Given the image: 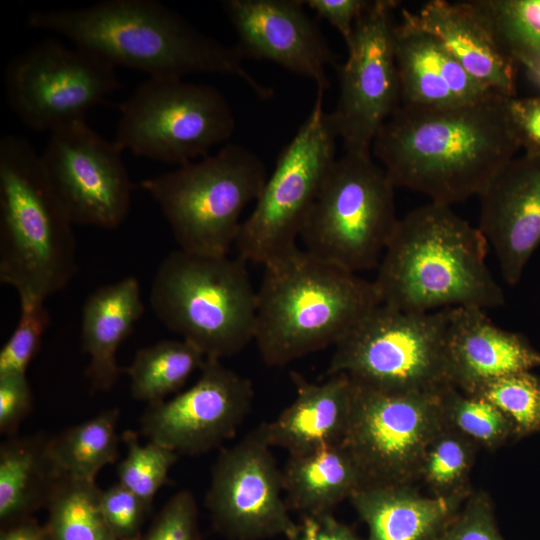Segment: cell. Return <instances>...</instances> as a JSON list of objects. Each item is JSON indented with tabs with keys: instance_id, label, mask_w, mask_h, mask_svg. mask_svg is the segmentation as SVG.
<instances>
[{
	"instance_id": "obj_20",
	"label": "cell",
	"mask_w": 540,
	"mask_h": 540,
	"mask_svg": "<svg viewBox=\"0 0 540 540\" xmlns=\"http://www.w3.org/2000/svg\"><path fill=\"white\" fill-rule=\"evenodd\" d=\"M449 382L465 392L507 374L540 367V352L521 334L495 325L477 307L446 308Z\"/></svg>"
},
{
	"instance_id": "obj_35",
	"label": "cell",
	"mask_w": 540,
	"mask_h": 540,
	"mask_svg": "<svg viewBox=\"0 0 540 540\" xmlns=\"http://www.w3.org/2000/svg\"><path fill=\"white\" fill-rule=\"evenodd\" d=\"M121 440L127 453L117 466L118 483L152 507L155 495L168 481L178 454L157 442L141 444L132 430L124 431Z\"/></svg>"
},
{
	"instance_id": "obj_18",
	"label": "cell",
	"mask_w": 540,
	"mask_h": 540,
	"mask_svg": "<svg viewBox=\"0 0 540 540\" xmlns=\"http://www.w3.org/2000/svg\"><path fill=\"white\" fill-rule=\"evenodd\" d=\"M221 7L243 59L273 62L326 92L327 68H338L336 57L301 0H224Z\"/></svg>"
},
{
	"instance_id": "obj_19",
	"label": "cell",
	"mask_w": 540,
	"mask_h": 540,
	"mask_svg": "<svg viewBox=\"0 0 540 540\" xmlns=\"http://www.w3.org/2000/svg\"><path fill=\"white\" fill-rule=\"evenodd\" d=\"M477 197L478 229L492 247L504 281L514 286L540 245V156L512 158Z\"/></svg>"
},
{
	"instance_id": "obj_43",
	"label": "cell",
	"mask_w": 540,
	"mask_h": 540,
	"mask_svg": "<svg viewBox=\"0 0 540 540\" xmlns=\"http://www.w3.org/2000/svg\"><path fill=\"white\" fill-rule=\"evenodd\" d=\"M287 540H363L331 512L302 515L295 531Z\"/></svg>"
},
{
	"instance_id": "obj_27",
	"label": "cell",
	"mask_w": 540,
	"mask_h": 540,
	"mask_svg": "<svg viewBox=\"0 0 540 540\" xmlns=\"http://www.w3.org/2000/svg\"><path fill=\"white\" fill-rule=\"evenodd\" d=\"M282 482L290 510L302 515L331 512L364 485L360 469L343 443L289 455Z\"/></svg>"
},
{
	"instance_id": "obj_4",
	"label": "cell",
	"mask_w": 540,
	"mask_h": 540,
	"mask_svg": "<svg viewBox=\"0 0 540 540\" xmlns=\"http://www.w3.org/2000/svg\"><path fill=\"white\" fill-rule=\"evenodd\" d=\"M263 266L254 341L269 366L335 346L381 304L373 281L298 247Z\"/></svg>"
},
{
	"instance_id": "obj_41",
	"label": "cell",
	"mask_w": 540,
	"mask_h": 540,
	"mask_svg": "<svg viewBox=\"0 0 540 540\" xmlns=\"http://www.w3.org/2000/svg\"><path fill=\"white\" fill-rule=\"evenodd\" d=\"M507 108L520 148L540 156V95L508 98Z\"/></svg>"
},
{
	"instance_id": "obj_31",
	"label": "cell",
	"mask_w": 540,
	"mask_h": 540,
	"mask_svg": "<svg viewBox=\"0 0 540 540\" xmlns=\"http://www.w3.org/2000/svg\"><path fill=\"white\" fill-rule=\"evenodd\" d=\"M501 50L525 67L540 57V0H469Z\"/></svg>"
},
{
	"instance_id": "obj_38",
	"label": "cell",
	"mask_w": 540,
	"mask_h": 540,
	"mask_svg": "<svg viewBox=\"0 0 540 540\" xmlns=\"http://www.w3.org/2000/svg\"><path fill=\"white\" fill-rule=\"evenodd\" d=\"M101 506L106 523L117 540H140L151 506L120 483L102 490Z\"/></svg>"
},
{
	"instance_id": "obj_8",
	"label": "cell",
	"mask_w": 540,
	"mask_h": 540,
	"mask_svg": "<svg viewBox=\"0 0 540 540\" xmlns=\"http://www.w3.org/2000/svg\"><path fill=\"white\" fill-rule=\"evenodd\" d=\"M394 188L371 153L345 152L301 227L304 250L356 274L378 267L399 221Z\"/></svg>"
},
{
	"instance_id": "obj_7",
	"label": "cell",
	"mask_w": 540,
	"mask_h": 540,
	"mask_svg": "<svg viewBox=\"0 0 540 540\" xmlns=\"http://www.w3.org/2000/svg\"><path fill=\"white\" fill-rule=\"evenodd\" d=\"M268 178L264 162L235 143L216 154L141 181L158 204L179 249L228 255L244 208L258 199Z\"/></svg>"
},
{
	"instance_id": "obj_28",
	"label": "cell",
	"mask_w": 540,
	"mask_h": 540,
	"mask_svg": "<svg viewBox=\"0 0 540 540\" xmlns=\"http://www.w3.org/2000/svg\"><path fill=\"white\" fill-rule=\"evenodd\" d=\"M117 408L70 426L49 438V450L63 475L95 481L99 471L119 457Z\"/></svg>"
},
{
	"instance_id": "obj_36",
	"label": "cell",
	"mask_w": 540,
	"mask_h": 540,
	"mask_svg": "<svg viewBox=\"0 0 540 540\" xmlns=\"http://www.w3.org/2000/svg\"><path fill=\"white\" fill-rule=\"evenodd\" d=\"M19 303L18 323L0 351V376L26 374L49 324V314L43 302Z\"/></svg>"
},
{
	"instance_id": "obj_22",
	"label": "cell",
	"mask_w": 540,
	"mask_h": 540,
	"mask_svg": "<svg viewBox=\"0 0 540 540\" xmlns=\"http://www.w3.org/2000/svg\"><path fill=\"white\" fill-rule=\"evenodd\" d=\"M402 13L436 37L479 84L507 98L516 97L518 64L498 46L469 1L431 0L417 12Z\"/></svg>"
},
{
	"instance_id": "obj_16",
	"label": "cell",
	"mask_w": 540,
	"mask_h": 540,
	"mask_svg": "<svg viewBox=\"0 0 540 540\" xmlns=\"http://www.w3.org/2000/svg\"><path fill=\"white\" fill-rule=\"evenodd\" d=\"M283 494L282 470L259 425L219 453L205 505L215 530L228 540L287 538L297 523Z\"/></svg>"
},
{
	"instance_id": "obj_11",
	"label": "cell",
	"mask_w": 540,
	"mask_h": 540,
	"mask_svg": "<svg viewBox=\"0 0 540 540\" xmlns=\"http://www.w3.org/2000/svg\"><path fill=\"white\" fill-rule=\"evenodd\" d=\"M318 91L312 110L280 152L251 214L242 221L235 247L259 264L297 247L304 220L336 161L338 137Z\"/></svg>"
},
{
	"instance_id": "obj_32",
	"label": "cell",
	"mask_w": 540,
	"mask_h": 540,
	"mask_svg": "<svg viewBox=\"0 0 540 540\" xmlns=\"http://www.w3.org/2000/svg\"><path fill=\"white\" fill-rule=\"evenodd\" d=\"M478 449L473 441L446 425L424 451L419 481L433 496H469L473 491L470 475Z\"/></svg>"
},
{
	"instance_id": "obj_29",
	"label": "cell",
	"mask_w": 540,
	"mask_h": 540,
	"mask_svg": "<svg viewBox=\"0 0 540 540\" xmlns=\"http://www.w3.org/2000/svg\"><path fill=\"white\" fill-rule=\"evenodd\" d=\"M205 359L204 354L186 340H162L140 348L122 372L129 377L131 396L151 405L179 391Z\"/></svg>"
},
{
	"instance_id": "obj_45",
	"label": "cell",
	"mask_w": 540,
	"mask_h": 540,
	"mask_svg": "<svg viewBox=\"0 0 540 540\" xmlns=\"http://www.w3.org/2000/svg\"><path fill=\"white\" fill-rule=\"evenodd\" d=\"M530 80L540 88V57L525 66Z\"/></svg>"
},
{
	"instance_id": "obj_40",
	"label": "cell",
	"mask_w": 540,
	"mask_h": 540,
	"mask_svg": "<svg viewBox=\"0 0 540 540\" xmlns=\"http://www.w3.org/2000/svg\"><path fill=\"white\" fill-rule=\"evenodd\" d=\"M33 408L32 390L26 374L0 376V433L16 436Z\"/></svg>"
},
{
	"instance_id": "obj_17",
	"label": "cell",
	"mask_w": 540,
	"mask_h": 540,
	"mask_svg": "<svg viewBox=\"0 0 540 540\" xmlns=\"http://www.w3.org/2000/svg\"><path fill=\"white\" fill-rule=\"evenodd\" d=\"M253 397L249 379L220 359L206 358L192 386L147 406L140 418L141 433L178 455H199L236 434Z\"/></svg>"
},
{
	"instance_id": "obj_39",
	"label": "cell",
	"mask_w": 540,
	"mask_h": 540,
	"mask_svg": "<svg viewBox=\"0 0 540 540\" xmlns=\"http://www.w3.org/2000/svg\"><path fill=\"white\" fill-rule=\"evenodd\" d=\"M140 540H201L198 508L193 494L188 490L175 493Z\"/></svg>"
},
{
	"instance_id": "obj_30",
	"label": "cell",
	"mask_w": 540,
	"mask_h": 540,
	"mask_svg": "<svg viewBox=\"0 0 540 540\" xmlns=\"http://www.w3.org/2000/svg\"><path fill=\"white\" fill-rule=\"evenodd\" d=\"M95 481L64 475L47 504L46 525L54 540H117L101 506Z\"/></svg>"
},
{
	"instance_id": "obj_37",
	"label": "cell",
	"mask_w": 540,
	"mask_h": 540,
	"mask_svg": "<svg viewBox=\"0 0 540 540\" xmlns=\"http://www.w3.org/2000/svg\"><path fill=\"white\" fill-rule=\"evenodd\" d=\"M433 540H505L490 495L473 490L449 524Z\"/></svg>"
},
{
	"instance_id": "obj_23",
	"label": "cell",
	"mask_w": 540,
	"mask_h": 540,
	"mask_svg": "<svg viewBox=\"0 0 540 540\" xmlns=\"http://www.w3.org/2000/svg\"><path fill=\"white\" fill-rule=\"evenodd\" d=\"M296 397L273 421L260 424L271 447L302 454L343 443L352 409V380L334 374L321 383L290 373Z\"/></svg>"
},
{
	"instance_id": "obj_42",
	"label": "cell",
	"mask_w": 540,
	"mask_h": 540,
	"mask_svg": "<svg viewBox=\"0 0 540 540\" xmlns=\"http://www.w3.org/2000/svg\"><path fill=\"white\" fill-rule=\"evenodd\" d=\"M370 0H304L302 3L332 26L343 37L346 45L351 41L354 27L370 6Z\"/></svg>"
},
{
	"instance_id": "obj_44",
	"label": "cell",
	"mask_w": 540,
	"mask_h": 540,
	"mask_svg": "<svg viewBox=\"0 0 540 540\" xmlns=\"http://www.w3.org/2000/svg\"><path fill=\"white\" fill-rule=\"evenodd\" d=\"M0 540H54L47 525L29 517L0 529Z\"/></svg>"
},
{
	"instance_id": "obj_10",
	"label": "cell",
	"mask_w": 540,
	"mask_h": 540,
	"mask_svg": "<svg viewBox=\"0 0 540 540\" xmlns=\"http://www.w3.org/2000/svg\"><path fill=\"white\" fill-rule=\"evenodd\" d=\"M114 142L138 157L184 165L229 140L235 119L215 87L149 78L119 106Z\"/></svg>"
},
{
	"instance_id": "obj_24",
	"label": "cell",
	"mask_w": 540,
	"mask_h": 540,
	"mask_svg": "<svg viewBox=\"0 0 540 540\" xmlns=\"http://www.w3.org/2000/svg\"><path fill=\"white\" fill-rule=\"evenodd\" d=\"M468 496H425L413 484L366 485L349 499L368 528L366 540H433Z\"/></svg>"
},
{
	"instance_id": "obj_12",
	"label": "cell",
	"mask_w": 540,
	"mask_h": 540,
	"mask_svg": "<svg viewBox=\"0 0 540 540\" xmlns=\"http://www.w3.org/2000/svg\"><path fill=\"white\" fill-rule=\"evenodd\" d=\"M352 384L351 417L343 444L360 469L363 486L415 485L426 447L447 425L441 388L395 392L354 380Z\"/></svg>"
},
{
	"instance_id": "obj_9",
	"label": "cell",
	"mask_w": 540,
	"mask_h": 540,
	"mask_svg": "<svg viewBox=\"0 0 540 540\" xmlns=\"http://www.w3.org/2000/svg\"><path fill=\"white\" fill-rule=\"evenodd\" d=\"M446 326V308L412 313L379 304L334 346L327 375L386 391H437L450 384Z\"/></svg>"
},
{
	"instance_id": "obj_21",
	"label": "cell",
	"mask_w": 540,
	"mask_h": 540,
	"mask_svg": "<svg viewBox=\"0 0 540 540\" xmlns=\"http://www.w3.org/2000/svg\"><path fill=\"white\" fill-rule=\"evenodd\" d=\"M393 39L400 106L443 109L496 94L474 80L436 37L403 13L394 26Z\"/></svg>"
},
{
	"instance_id": "obj_1",
	"label": "cell",
	"mask_w": 540,
	"mask_h": 540,
	"mask_svg": "<svg viewBox=\"0 0 540 540\" xmlns=\"http://www.w3.org/2000/svg\"><path fill=\"white\" fill-rule=\"evenodd\" d=\"M507 97L443 109L400 106L376 135L371 151L396 187L451 206L478 196L520 149Z\"/></svg>"
},
{
	"instance_id": "obj_13",
	"label": "cell",
	"mask_w": 540,
	"mask_h": 540,
	"mask_svg": "<svg viewBox=\"0 0 540 540\" xmlns=\"http://www.w3.org/2000/svg\"><path fill=\"white\" fill-rule=\"evenodd\" d=\"M10 108L34 131L50 133L85 120L119 86L116 67L103 57L54 39L14 56L4 70Z\"/></svg>"
},
{
	"instance_id": "obj_33",
	"label": "cell",
	"mask_w": 540,
	"mask_h": 540,
	"mask_svg": "<svg viewBox=\"0 0 540 540\" xmlns=\"http://www.w3.org/2000/svg\"><path fill=\"white\" fill-rule=\"evenodd\" d=\"M439 395L447 425L479 448L495 450L516 437L511 422L490 402L467 395L450 384L443 386Z\"/></svg>"
},
{
	"instance_id": "obj_5",
	"label": "cell",
	"mask_w": 540,
	"mask_h": 540,
	"mask_svg": "<svg viewBox=\"0 0 540 540\" xmlns=\"http://www.w3.org/2000/svg\"><path fill=\"white\" fill-rule=\"evenodd\" d=\"M72 222L53 192L40 154L24 137L0 140V282L19 302H45L77 271Z\"/></svg>"
},
{
	"instance_id": "obj_6",
	"label": "cell",
	"mask_w": 540,
	"mask_h": 540,
	"mask_svg": "<svg viewBox=\"0 0 540 540\" xmlns=\"http://www.w3.org/2000/svg\"><path fill=\"white\" fill-rule=\"evenodd\" d=\"M240 256L175 250L157 268L150 305L169 330L206 358L232 356L254 341L257 290Z\"/></svg>"
},
{
	"instance_id": "obj_25",
	"label": "cell",
	"mask_w": 540,
	"mask_h": 540,
	"mask_svg": "<svg viewBox=\"0 0 540 540\" xmlns=\"http://www.w3.org/2000/svg\"><path fill=\"white\" fill-rule=\"evenodd\" d=\"M144 309L140 285L133 276L98 287L85 300L81 345L89 356L85 375L93 391H108L117 383L122 373L117 351Z\"/></svg>"
},
{
	"instance_id": "obj_15",
	"label": "cell",
	"mask_w": 540,
	"mask_h": 540,
	"mask_svg": "<svg viewBox=\"0 0 540 540\" xmlns=\"http://www.w3.org/2000/svg\"><path fill=\"white\" fill-rule=\"evenodd\" d=\"M394 0H373L358 19L348 57L338 66L339 98L331 117L345 152L371 153L373 141L400 107L394 55Z\"/></svg>"
},
{
	"instance_id": "obj_2",
	"label": "cell",
	"mask_w": 540,
	"mask_h": 540,
	"mask_svg": "<svg viewBox=\"0 0 540 540\" xmlns=\"http://www.w3.org/2000/svg\"><path fill=\"white\" fill-rule=\"evenodd\" d=\"M27 24L64 36L115 67L138 70L149 78L220 74L241 79L263 100L274 93L247 71L234 46L203 34L155 0H104L82 8L36 10Z\"/></svg>"
},
{
	"instance_id": "obj_14",
	"label": "cell",
	"mask_w": 540,
	"mask_h": 540,
	"mask_svg": "<svg viewBox=\"0 0 540 540\" xmlns=\"http://www.w3.org/2000/svg\"><path fill=\"white\" fill-rule=\"evenodd\" d=\"M122 152L86 120L50 133L41 165L73 225L111 230L125 221L134 186Z\"/></svg>"
},
{
	"instance_id": "obj_34",
	"label": "cell",
	"mask_w": 540,
	"mask_h": 540,
	"mask_svg": "<svg viewBox=\"0 0 540 540\" xmlns=\"http://www.w3.org/2000/svg\"><path fill=\"white\" fill-rule=\"evenodd\" d=\"M463 393L496 406L513 425L516 437L540 432V378L530 371L484 381Z\"/></svg>"
},
{
	"instance_id": "obj_26",
	"label": "cell",
	"mask_w": 540,
	"mask_h": 540,
	"mask_svg": "<svg viewBox=\"0 0 540 540\" xmlns=\"http://www.w3.org/2000/svg\"><path fill=\"white\" fill-rule=\"evenodd\" d=\"M63 476L45 435L8 437L0 445V527L46 508Z\"/></svg>"
},
{
	"instance_id": "obj_3",
	"label": "cell",
	"mask_w": 540,
	"mask_h": 540,
	"mask_svg": "<svg viewBox=\"0 0 540 540\" xmlns=\"http://www.w3.org/2000/svg\"><path fill=\"white\" fill-rule=\"evenodd\" d=\"M488 243L451 206L429 202L399 219L373 281L381 304L426 313L500 307L502 288L485 258Z\"/></svg>"
}]
</instances>
